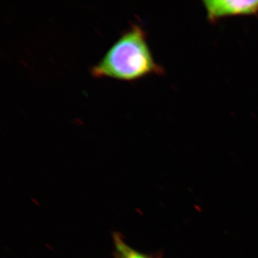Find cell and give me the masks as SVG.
Here are the masks:
<instances>
[{
    "instance_id": "3",
    "label": "cell",
    "mask_w": 258,
    "mask_h": 258,
    "mask_svg": "<svg viewBox=\"0 0 258 258\" xmlns=\"http://www.w3.org/2000/svg\"><path fill=\"white\" fill-rule=\"evenodd\" d=\"M113 255L115 258H161L139 252L128 245L118 232L113 234Z\"/></svg>"
},
{
    "instance_id": "2",
    "label": "cell",
    "mask_w": 258,
    "mask_h": 258,
    "mask_svg": "<svg viewBox=\"0 0 258 258\" xmlns=\"http://www.w3.org/2000/svg\"><path fill=\"white\" fill-rule=\"evenodd\" d=\"M203 5L212 23L228 17L258 15V0H205Z\"/></svg>"
},
{
    "instance_id": "1",
    "label": "cell",
    "mask_w": 258,
    "mask_h": 258,
    "mask_svg": "<svg viewBox=\"0 0 258 258\" xmlns=\"http://www.w3.org/2000/svg\"><path fill=\"white\" fill-rule=\"evenodd\" d=\"M164 74V69L153 57L147 32L137 23L131 24L91 69V76L96 79L108 78L125 82Z\"/></svg>"
}]
</instances>
